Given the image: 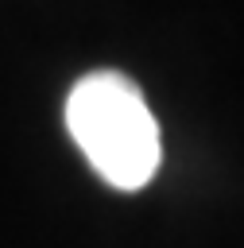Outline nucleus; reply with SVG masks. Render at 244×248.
Returning <instances> with one entry per match:
<instances>
[{
	"label": "nucleus",
	"instance_id": "1",
	"mask_svg": "<svg viewBox=\"0 0 244 248\" xmlns=\"http://www.w3.org/2000/svg\"><path fill=\"white\" fill-rule=\"evenodd\" d=\"M66 128L108 186L139 190L155 178L159 124L128 74H85L66 97Z\"/></svg>",
	"mask_w": 244,
	"mask_h": 248
}]
</instances>
